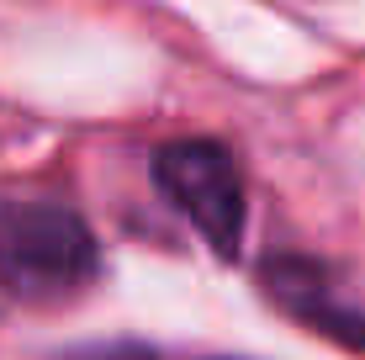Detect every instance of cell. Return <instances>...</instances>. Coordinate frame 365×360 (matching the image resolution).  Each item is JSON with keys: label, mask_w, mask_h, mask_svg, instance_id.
Returning a JSON list of instances; mask_svg holds the SVG:
<instances>
[{"label": "cell", "mask_w": 365, "mask_h": 360, "mask_svg": "<svg viewBox=\"0 0 365 360\" xmlns=\"http://www.w3.org/2000/svg\"><path fill=\"white\" fill-rule=\"evenodd\" d=\"M101 276L96 233L64 202H21L0 212V287L16 302L53 307Z\"/></svg>", "instance_id": "obj_1"}, {"label": "cell", "mask_w": 365, "mask_h": 360, "mask_svg": "<svg viewBox=\"0 0 365 360\" xmlns=\"http://www.w3.org/2000/svg\"><path fill=\"white\" fill-rule=\"evenodd\" d=\"M154 185L207 239L217 259H233L249 228V191L233 148L217 138H170L154 148Z\"/></svg>", "instance_id": "obj_2"}, {"label": "cell", "mask_w": 365, "mask_h": 360, "mask_svg": "<svg viewBox=\"0 0 365 360\" xmlns=\"http://www.w3.org/2000/svg\"><path fill=\"white\" fill-rule=\"evenodd\" d=\"M259 292L286 318H297L302 329L323 334V339L344 344V350H365V313L339 297V281L329 276V265L292 254V250H275L259 259Z\"/></svg>", "instance_id": "obj_3"}, {"label": "cell", "mask_w": 365, "mask_h": 360, "mask_svg": "<svg viewBox=\"0 0 365 360\" xmlns=\"http://www.w3.org/2000/svg\"><path fill=\"white\" fill-rule=\"evenodd\" d=\"M64 360H159L148 344H96V350H80V355H64Z\"/></svg>", "instance_id": "obj_4"}]
</instances>
